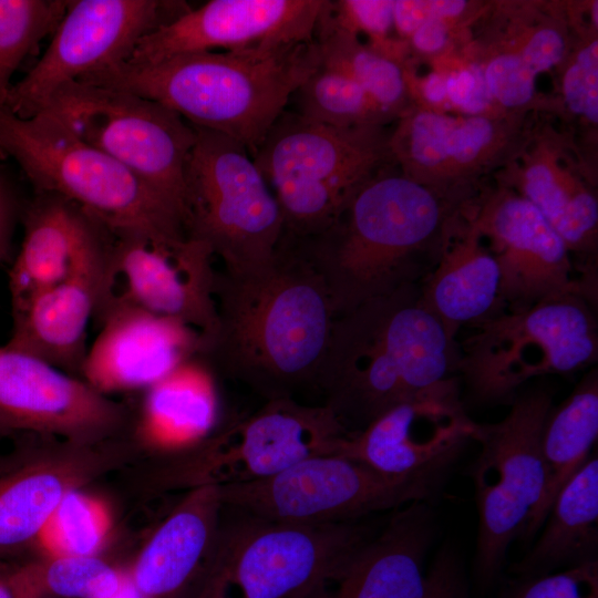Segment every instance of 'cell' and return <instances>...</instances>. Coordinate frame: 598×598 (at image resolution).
Instances as JSON below:
<instances>
[{"label": "cell", "mask_w": 598, "mask_h": 598, "mask_svg": "<svg viewBox=\"0 0 598 598\" xmlns=\"http://www.w3.org/2000/svg\"><path fill=\"white\" fill-rule=\"evenodd\" d=\"M386 126L336 127L285 111L252 156L279 205L282 238L313 239L373 176L395 165Z\"/></svg>", "instance_id": "6"}, {"label": "cell", "mask_w": 598, "mask_h": 598, "mask_svg": "<svg viewBox=\"0 0 598 598\" xmlns=\"http://www.w3.org/2000/svg\"><path fill=\"white\" fill-rule=\"evenodd\" d=\"M291 100L296 106L292 112L324 125L386 126L391 122L358 83L322 61Z\"/></svg>", "instance_id": "35"}, {"label": "cell", "mask_w": 598, "mask_h": 598, "mask_svg": "<svg viewBox=\"0 0 598 598\" xmlns=\"http://www.w3.org/2000/svg\"><path fill=\"white\" fill-rule=\"evenodd\" d=\"M138 456L123 436L96 443L38 436L0 461V559L31 546L69 494Z\"/></svg>", "instance_id": "17"}, {"label": "cell", "mask_w": 598, "mask_h": 598, "mask_svg": "<svg viewBox=\"0 0 598 598\" xmlns=\"http://www.w3.org/2000/svg\"><path fill=\"white\" fill-rule=\"evenodd\" d=\"M461 22L431 19L422 23L410 37L411 45L421 53L442 51L451 40L452 30Z\"/></svg>", "instance_id": "44"}, {"label": "cell", "mask_w": 598, "mask_h": 598, "mask_svg": "<svg viewBox=\"0 0 598 598\" xmlns=\"http://www.w3.org/2000/svg\"><path fill=\"white\" fill-rule=\"evenodd\" d=\"M409 85L411 99L416 94L419 100L425 102V107L433 110L443 107V105L448 107L446 96V73L434 71L420 82H415L410 72Z\"/></svg>", "instance_id": "45"}, {"label": "cell", "mask_w": 598, "mask_h": 598, "mask_svg": "<svg viewBox=\"0 0 598 598\" xmlns=\"http://www.w3.org/2000/svg\"><path fill=\"white\" fill-rule=\"evenodd\" d=\"M223 512L217 487L184 492L126 573L141 598H193L205 575Z\"/></svg>", "instance_id": "26"}, {"label": "cell", "mask_w": 598, "mask_h": 598, "mask_svg": "<svg viewBox=\"0 0 598 598\" xmlns=\"http://www.w3.org/2000/svg\"><path fill=\"white\" fill-rule=\"evenodd\" d=\"M22 566L38 598H112L127 581L96 555H51Z\"/></svg>", "instance_id": "36"}, {"label": "cell", "mask_w": 598, "mask_h": 598, "mask_svg": "<svg viewBox=\"0 0 598 598\" xmlns=\"http://www.w3.org/2000/svg\"><path fill=\"white\" fill-rule=\"evenodd\" d=\"M12 206L9 193L0 176V260L3 257L10 236Z\"/></svg>", "instance_id": "47"}, {"label": "cell", "mask_w": 598, "mask_h": 598, "mask_svg": "<svg viewBox=\"0 0 598 598\" xmlns=\"http://www.w3.org/2000/svg\"><path fill=\"white\" fill-rule=\"evenodd\" d=\"M501 598H598V560L555 574L518 578Z\"/></svg>", "instance_id": "39"}, {"label": "cell", "mask_w": 598, "mask_h": 598, "mask_svg": "<svg viewBox=\"0 0 598 598\" xmlns=\"http://www.w3.org/2000/svg\"><path fill=\"white\" fill-rule=\"evenodd\" d=\"M434 481L393 477L339 455L308 457L257 482L217 487L225 507L277 523L324 525L423 502Z\"/></svg>", "instance_id": "13"}, {"label": "cell", "mask_w": 598, "mask_h": 598, "mask_svg": "<svg viewBox=\"0 0 598 598\" xmlns=\"http://www.w3.org/2000/svg\"><path fill=\"white\" fill-rule=\"evenodd\" d=\"M434 522L423 502L400 507L309 598H425Z\"/></svg>", "instance_id": "27"}, {"label": "cell", "mask_w": 598, "mask_h": 598, "mask_svg": "<svg viewBox=\"0 0 598 598\" xmlns=\"http://www.w3.org/2000/svg\"><path fill=\"white\" fill-rule=\"evenodd\" d=\"M95 319L100 331L89 346L81 378L107 396L145 391L203 352L200 334L172 318L117 307Z\"/></svg>", "instance_id": "24"}, {"label": "cell", "mask_w": 598, "mask_h": 598, "mask_svg": "<svg viewBox=\"0 0 598 598\" xmlns=\"http://www.w3.org/2000/svg\"><path fill=\"white\" fill-rule=\"evenodd\" d=\"M214 257L188 235L111 234L94 318L117 307L172 318L200 334L204 352L217 327Z\"/></svg>", "instance_id": "14"}, {"label": "cell", "mask_w": 598, "mask_h": 598, "mask_svg": "<svg viewBox=\"0 0 598 598\" xmlns=\"http://www.w3.org/2000/svg\"><path fill=\"white\" fill-rule=\"evenodd\" d=\"M217 327L203 358L266 400L320 389L338 317L306 251L281 239L267 261L216 271Z\"/></svg>", "instance_id": "1"}, {"label": "cell", "mask_w": 598, "mask_h": 598, "mask_svg": "<svg viewBox=\"0 0 598 598\" xmlns=\"http://www.w3.org/2000/svg\"><path fill=\"white\" fill-rule=\"evenodd\" d=\"M217 416L212 368L196 357L145 390L132 440L141 454L173 453L213 434Z\"/></svg>", "instance_id": "30"}, {"label": "cell", "mask_w": 598, "mask_h": 598, "mask_svg": "<svg viewBox=\"0 0 598 598\" xmlns=\"http://www.w3.org/2000/svg\"><path fill=\"white\" fill-rule=\"evenodd\" d=\"M551 408V394L535 389L514 398L501 421L476 422L473 441L481 450L471 476L478 516L475 570L483 585L498 576L511 542L520 537L542 498V435Z\"/></svg>", "instance_id": "11"}, {"label": "cell", "mask_w": 598, "mask_h": 598, "mask_svg": "<svg viewBox=\"0 0 598 598\" xmlns=\"http://www.w3.org/2000/svg\"><path fill=\"white\" fill-rule=\"evenodd\" d=\"M327 9L337 25L358 37L368 35L372 45L391 39L393 0L327 1Z\"/></svg>", "instance_id": "40"}, {"label": "cell", "mask_w": 598, "mask_h": 598, "mask_svg": "<svg viewBox=\"0 0 598 598\" xmlns=\"http://www.w3.org/2000/svg\"><path fill=\"white\" fill-rule=\"evenodd\" d=\"M573 32L570 48L557 68V94L549 103L573 128L568 135L574 143L576 135H580L578 143H581L584 157V146L587 143L594 145V140H597L598 38L597 29L591 27L576 28Z\"/></svg>", "instance_id": "34"}, {"label": "cell", "mask_w": 598, "mask_h": 598, "mask_svg": "<svg viewBox=\"0 0 598 598\" xmlns=\"http://www.w3.org/2000/svg\"><path fill=\"white\" fill-rule=\"evenodd\" d=\"M497 185L532 203L581 259L582 280H596L598 199L591 167L566 132L525 127Z\"/></svg>", "instance_id": "20"}, {"label": "cell", "mask_w": 598, "mask_h": 598, "mask_svg": "<svg viewBox=\"0 0 598 598\" xmlns=\"http://www.w3.org/2000/svg\"><path fill=\"white\" fill-rule=\"evenodd\" d=\"M0 598H38L22 564L13 566L0 559Z\"/></svg>", "instance_id": "46"}, {"label": "cell", "mask_w": 598, "mask_h": 598, "mask_svg": "<svg viewBox=\"0 0 598 598\" xmlns=\"http://www.w3.org/2000/svg\"><path fill=\"white\" fill-rule=\"evenodd\" d=\"M42 110L131 169L184 218L185 167L196 130L179 114L132 92L87 82L62 87Z\"/></svg>", "instance_id": "12"}, {"label": "cell", "mask_w": 598, "mask_h": 598, "mask_svg": "<svg viewBox=\"0 0 598 598\" xmlns=\"http://www.w3.org/2000/svg\"><path fill=\"white\" fill-rule=\"evenodd\" d=\"M195 130L184 177L186 234L206 244L228 270L269 260L283 231L270 186L245 146L220 133Z\"/></svg>", "instance_id": "10"}, {"label": "cell", "mask_w": 598, "mask_h": 598, "mask_svg": "<svg viewBox=\"0 0 598 598\" xmlns=\"http://www.w3.org/2000/svg\"><path fill=\"white\" fill-rule=\"evenodd\" d=\"M106 529L102 506L75 491L61 503L41 536L53 555H96Z\"/></svg>", "instance_id": "38"}, {"label": "cell", "mask_w": 598, "mask_h": 598, "mask_svg": "<svg viewBox=\"0 0 598 598\" xmlns=\"http://www.w3.org/2000/svg\"><path fill=\"white\" fill-rule=\"evenodd\" d=\"M127 422L123 404L82 378L0 346V433L96 443L122 436Z\"/></svg>", "instance_id": "19"}, {"label": "cell", "mask_w": 598, "mask_h": 598, "mask_svg": "<svg viewBox=\"0 0 598 598\" xmlns=\"http://www.w3.org/2000/svg\"><path fill=\"white\" fill-rule=\"evenodd\" d=\"M484 17L474 58L495 106L506 113L535 111L540 73L557 69L573 42L566 4L498 2Z\"/></svg>", "instance_id": "22"}, {"label": "cell", "mask_w": 598, "mask_h": 598, "mask_svg": "<svg viewBox=\"0 0 598 598\" xmlns=\"http://www.w3.org/2000/svg\"><path fill=\"white\" fill-rule=\"evenodd\" d=\"M475 425L453 379L346 434L331 455L355 460L388 476L434 481L473 440Z\"/></svg>", "instance_id": "21"}, {"label": "cell", "mask_w": 598, "mask_h": 598, "mask_svg": "<svg viewBox=\"0 0 598 598\" xmlns=\"http://www.w3.org/2000/svg\"><path fill=\"white\" fill-rule=\"evenodd\" d=\"M461 208L497 262L503 309H524L570 293L588 297L574 278L567 245L527 199L497 185Z\"/></svg>", "instance_id": "18"}, {"label": "cell", "mask_w": 598, "mask_h": 598, "mask_svg": "<svg viewBox=\"0 0 598 598\" xmlns=\"http://www.w3.org/2000/svg\"><path fill=\"white\" fill-rule=\"evenodd\" d=\"M348 433L326 403L266 400L250 416L189 447L152 456L144 485L167 493L266 480L308 457L332 454Z\"/></svg>", "instance_id": "7"}, {"label": "cell", "mask_w": 598, "mask_h": 598, "mask_svg": "<svg viewBox=\"0 0 598 598\" xmlns=\"http://www.w3.org/2000/svg\"><path fill=\"white\" fill-rule=\"evenodd\" d=\"M526 115L453 116L411 104L390 131V153L401 174L460 208L477 195L480 178L505 163Z\"/></svg>", "instance_id": "16"}, {"label": "cell", "mask_w": 598, "mask_h": 598, "mask_svg": "<svg viewBox=\"0 0 598 598\" xmlns=\"http://www.w3.org/2000/svg\"><path fill=\"white\" fill-rule=\"evenodd\" d=\"M104 262L105 258L12 308L7 344L81 378Z\"/></svg>", "instance_id": "29"}, {"label": "cell", "mask_w": 598, "mask_h": 598, "mask_svg": "<svg viewBox=\"0 0 598 598\" xmlns=\"http://www.w3.org/2000/svg\"><path fill=\"white\" fill-rule=\"evenodd\" d=\"M313 38L322 63L358 83L391 122L412 104L406 63L363 43L358 35L337 25L328 12L327 1Z\"/></svg>", "instance_id": "33"}, {"label": "cell", "mask_w": 598, "mask_h": 598, "mask_svg": "<svg viewBox=\"0 0 598 598\" xmlns=\"http://www.w3.org/2000/svg\"><path fill=\"white\" fill-rule=\"evenodd\" d=\"M4 157H6V156H4V154H3V152H2V150H1V147H0V158H4Z\"/></svg>", "instance_id": "48"}, {"label": "cell", "mask_w": 598, "mask_h": 598, "mask_svg": "<svg viewBox=\"0 0 598 598\" xmlns=\"http://www.w3.org/2000/svg\"><path fill=\"white\" fill-rule=\"evenodd\" d=\"M530 551L513 567L518 578L595 560L598 544V458L592 454L553 503Z\"/></svg>", "instance_id": "31"}, {"label": "cell", "mask_w": 598, "mask_h": 598, "mask_svg": "<svg viewBox=\"0 0 598 598\" xmlns=\"http://www.w3.org/2000/svg\"><path fill=\"white\" fill-rule=\"evenodd\" d=\"M458 357L455 339L422 301L421 283H410L337 317L320 390L353 433L456 379Z\"/></svg>", "instance_id": "2"}, {"label": "cell", "mask_w": 598, "mask_h": 598, "mask_svg": "<svg viewBox=\"0 0 598 598\" xmlns=\"http://www.w3.org/2000/svg\"><path fill=\"white\" fill-rule=\"evenodd\" d=\"M111 234L74 203L39 193L24 216L20 250L9 270L11 309L102 261Z\"/></svg>", "instance_id": "25"}, {"label": "cell", "mask_w": 598, "mask_h": 598, "mask_svg": "<svg viewBox=\"0 0 598 598\" xmlns=\"http://www.w3.org/2000/svg\"><path fill=\"white\" fill-rule=\"evenodd\" d=\"M313 39L283 45L177 55L153 64L122 62L79 82L153 100L198 128L226 135L254 156L292 94L319 68Z\"/></svg>", "instance_id": "3"}, {"label": "cell", "mask_w": 598, "mask_h": 598, "mask_svg": "<svg viewBox=\"0 0 598 598\" xmlns=\"http://www.w3.org/2000/svg\"><path fill=\"white\" fill-rule=\"evenodd\" d=\"M597 437L598 372L591 370L547 415L542 435L545 487L520 537L527 540L544 525L560 489L592 455Z\"/></svg>", "instance_id": "32"}, {"label": "cell", "mask_w": 598, "mask_h": 598, "mask_svg": "<svg viewBox=\"0 0 598 598\" xmlns=\"http://www.w3.org/2000/svg\"><path fill=\"white\" fill-rule=\"evenodd\" d=\"M425 598H468L461 567L448 553H441L427 571Z\"/></svg>", "instance_id": "43"}, {"label": "cell", "mask_w": 598, "mask_h": 598, "mask_svg": "<svg viewBox=\"0 0 598 598\" xmlns=\"http://www.w3.org/2000/svg\"><path fill=\"white\" fill-rule=\"evenodd\" d=\"M456 210L391 165L368 181L322 235L298 244L323 277L338 316L421 283Z\"/></svg>", "instance_id": "4"}, {"label": "cell", "mask_w": 598, "mask_h": 598, "mask_svg": "<svg viewBox=\"0 0 598 598\" xmlns=\"http://www.w3.org/2000/svg\"><path fill=\"white\" fill-rule=\"evenodd\" d=\"M0 147L39 193L61 196L111 234L187 235L181 210L131 169L42 110L19 117L0 107Z\"/></svg>", "instance_id": "5"}, {"label": "cell", "mask_w": 598, "mask_h": 598, "mask_svg": "<svg viewBox=\"0 0 598 598\" xmlns=\"http://www.w3.org/2000/svg\"><path fill=\"white\" fill-rule=\"evenodd\" d=\"M42 598H51V597H42Z\"/></svg>", "instance_id": "49"}, {"label": "cell", "mask_w": 598, "mask_h": 598, "mask_svg": "<svg viewBox=\"0 0 598 598\" xmlns=\"http://www.w3.org/2000/svg\"><path fill=\"white\" fill-rule=\"evenodd\" d=\"M69 0H0V107L23 60L63 18Z\"/></svg>", "instance_id": "37"}, {"label": "cell", "mask_w": 598, "mask_h": 598, "mask_svg": "<svg viewBox=\"0 0 598 598\" xmlns=\"http://www.w3.org/2000/svg\"><path fill=\"white\" fill-rule=\"evenodd\" d=\"M421 297L453 339L463 324L503 310L497 262L462 208L445 224L437 259L421 282Z\"/></svg>", "instance_id": "28"}, {"label": "cell", "mask_w": 598, "mask_h": 598, "mask_svg": "<svg viewBox=\"0 0 598 598\" xmlns=\"http://www.w3.org/2000/svg\"><path fill=\"white\" fill-rule=\"evenodd\" d=\"M236 512L221 515L193 598H309L369 538L354 522L297 525Z\"/></svg>", "instance_id": "8"}, {"label": "cell", "mask_w": 598, "mask_h": 598, "mask_svg": "<svg viewBox=\"0 0 598 598\" xmlns=\"http://www.w3.org/2000/svg\"><path fill=\"white\" fill-rule=\"evenodd\" d=\"M189 8L174 0H69L49 47L12 84L3 107L34 115L62 87L125 62L143 37Z\"/></svg>", "instance_id": "15"}, {"label": "cell", "mask_w": 598, "mask_h": 598, "mask_svg": "<svg viewBox=\"0 0 598 598\" xmlns=\"http://www.w3.org/2000/svg\"><path fill=\"white\" fill-rule=\"evenodd\" d=\"M468 1L460 0H396L393 1V29L405 39L424 22L443 19L464 22L474 13Z\"/></svg>", "instance_id": "41"}, {"label": "cell", "mask_w": 598, "mask_h": 598, "mask_svg": "<svg viewBox=\"0 0 598 598\" xmlns=\"http://www.w3.org/2000/svg\"><path fill=\"white\" fill-rule=\"evenodd\" d=\"M446 96L448 106L465 115L503 112L495 106L481 69L472 62L446 73Z\"/></svg>", "instance_id": "42"}, {"label": "cell", "mask_w": 598, "mask_h": 598, "mask_svg": "<svg viewBox=\"0 0 598 598\" xmlns=\"http://www.w3.org/2000/svg\"><path fill=\"white\" fill-rule=\"evenodd\" d=\"M324 0H210L143 37L125 61L283 45L313 39Z\"/></svg>", "instance_id": "23"}, {"label": "cell", "mask_w": 598, "mask_h": 598, "mask_svg": "<svg viewBox=\"0 0 598 598\" xmlns=\"http://www.w3.org/2000/svg\"><path fill=\"white\" fill-rule=\"evenodd\" d=\"M594 301L570 293L524 309H503L473 323L462 343L457 372L484 403L513 401L527 381L568 374L598 357Z\"/></svg>", "instance_id": "9"}]
</instances>
